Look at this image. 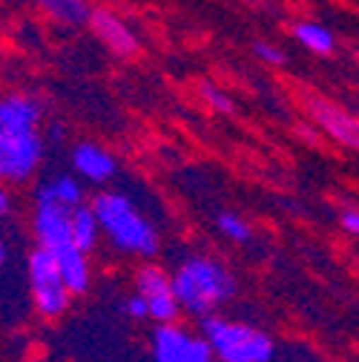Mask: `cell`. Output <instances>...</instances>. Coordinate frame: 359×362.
<instances>
[{
  "label": "cell",
  "instance_id": "30bf717a",
  "mask_svg": "<svg viewBox=\"0 0 359 362\" xmlns=\"http://www.w3.org/2000/svg\"><path fill=\"white\" fill-rule=\"evenodd\" d=\"M72 167L86 178V181H95V185H104V181H110L112 175H115V170H118V164H115V158L104 150V147H98V144H78L75 150H72Z\"/></svg>",
  "mask_w": 359,
  "mask_h": 362
},
{
  "label": "cell",
  "instance_id": "d6986e66",
  "mask_svg": "<svg viewBox=\"0 0 359 362\" xmlns=\"http://www.w3.org/2000/svg\"><path fill=\"white\" fill-rule=\"evenodd\" d=\"M342 228H345L353 239H359V210H345V213H342Z\"/></svg>",
  "mask_w": 359,
  "mask_h": 362
},
{
  "label": "cell",
  "instance_id": "7a4b0ae2",
  "mask_svg": "<svg viewBox=\"0 0 359 362\" xmlns=\"http://www.w3.org/2000/svg\"><path fill=\"white\" fill-rule=\"evenodd\" d=\"M170 282H172V293H175V302L182 308V313L196 316L199 322L218 313L228 302H233L239 291L233 270L224 262L204 256V253L187 256L170 274Z\"/></svg>",
  "mask_w": 359,
  "mask_h": 362
},
{
  "label": "cell",
  "instance_id": "277c9868",
  "mask_svg": "<svg viewBox=\"0 0 359 362\" xmlns=\"http://www.w3.org/2000/svg\"><path fill=\"white\" fill-rule=\"evenodd\" d=\"M199 334L213 351L216 362H273L279 354L276 339L259 325L213 313L199 322Z\"/></svg>",
  "mask_w": 359,
  "mask_h": 362
},
{
  "label": "cell",
  "instance_id": "3957f363",
  "mask_svg": "<svg viewBox=\"0 0 359 362\" xmlns=\"http://www.w3.org/2000/svg\"><path fill=\"white\" fill-rule=\"evenodd\" d=\"M89 207H93L98 218L101 233L118 253L147 259V262L158 253L161 236L155 230V224L136 207V202L129 196L107 190V193H98Z\"/></svg>",
  "mask_w": 359,
  "mask_h": 362
},
{
  "label": "cell",
  "instance_id": "52a82bcc",
  "mask_svg": "<svg viewBox=\"0 0 359 362\" xmlns=\"http://www.w3.org/2000/svg\"><path fill=\"white\" fill-rule=\"evenodd\" d=\"M136 293L147 302V316L155 325H175L178 322L182 308L175 302L172 282H170V274L164 267L144 262L136 274Z\"/></svg>",
  "mask_w": 359,
  "mask_h": 362
},
{
  "label": "cell",
  "instance_id": "6da1fadb",
  "mask_svg": "<svg viewBox=\"0 0 359 362\" xmlns=\"http://www.w3.org/2000/svg\"><path fill=\"white\" fill-rule=\"evenodd\" d=\"M40 104L32 95L12 93L0 98V181L20 185L32 178L43 158Z\"/></svg>",
  "mask_w": 359,
  "mask_h": 362
},
{
  "label": "cell",
  "instance_id": "e0dca14e",
  "mask_svg": "<svg viewBox=\"0 0 359 362\" xmlns=\"http://www.w3.org/2000/svg\"><path fill=\"white\" fill-rule=\"evenodd\" d=\"M121 310L129 316L132 322H144V320H150L147 316V302L139 296V293H132V296H126L124 302H121Z\"/></svg>",
  "mask_w": 359,
  "mask_h": 362
},
{
  "label": "cell",
  "instance_id": "4fadbf2b",
  "mask_svg": "<svg viewBox=\"0 0 359 362\" xmlns=\"http://www.w3.org/2000/svg\"><path fill=\"white\" fill-rule=\"evenodd\" d=\"M35 4L47 12L49 18L66 23V26H81L89 21L93 9H89L86 0H35Z\"/></svg>",
  "mask_w": 359,
  "mask_h": 362
},
{
  "label": "cell",
  "instance_id": "8fae6325",
  "mask_svg": "<svg viewBox=\"0 0 359 362\" xmlns=\"http://www.w3.org/2000/svg\"><path fill=\"white\" fill-rule=\"evenodd\" d=\"M69 230H72V242L81 253L89 256V250H95L98 245V236H101V228H98V218L93 213L89 204H78L72 213H69Z\"/></svg>",
  "mask_w": 359,
  "mask_h": 362
},
{
  "label": "cell",
  "instance_id": "5b68a950",
  "mask_svg": "<svg viewBox=\"0 0 359 362\" xmlns=\"http://www.w3.org/2000/svg\"><path fill=\"white\" fill-rule=\"evenodd\" d=\"M26 279H29V296L32 308L43 320H61L72 305V293L61 276L58 262L43 250L35 247L26 259Z\"/></svg>",
  "mask_w": 359,
  "mask_h": 362
},
{
  "label": "cell",
  "instance_id": "8992f818",
  "mask_svg": "<svg viewBox=\"0 0 359 362\" xmlns=\"http://www.w3.org/2000/svg\"><path fill=\"white\" fill-rule=\"evenodd\" d=\"M153 362H216L201 334L184 325H155L150 337Z\"/></svg>",
  "mask_w": 359,
  "mask_h": 362
},
{
  "label": "cell",
  "instance_id": "5bb4252c",
  "mask_svg": "<svg viewBox=\"0 0 359 362\" xmlns=\"http://www.w3.org/2000/svg\"><path fill=\"white\" fill-rule=\"evenodd\" d=\"M293 32H296V40L302 43V47L310 49V52H317V55H331L334 47H336L334 35L317 21H299L293 26Z\"/></svg>",
  "mask_w": 359,
  "mask_h": 362
},
{
  "label": "cell",
  "instance_id": "2e32d148",
  "mask_svg": "<svg viewBox=\"0 0 359 362\" xmlns=\"http://www.w3.org/2000/svg\"><path fill=\"white\" fill-rule=\"evenodd\" d=\"M199 89H201V98H204V101H207L213 110H221V112H230V110H233L230 98L224 95L218 86H213V83H201Z\"/></svg>",
  "mask_w": 359,
  "mask_h": 362
},
{
  "label": "cell",
  "instance_id": "7c38bea8",
  "mask_svg": "<svg viewBox=\"0 0 359 362\" xmlns=\"http://www.w3.org/2000/svg\"><path fill=\"white\" fill-rule=\"evenodd\" d=\"M35 196H43V199H49V202H55L66 210H75L78 204H83V187L72 175H55L49 181H43Z\"/></svg>",
  "mask_w": 359,
  "mask_h": 362
},
{
  "label": "cell",
  "instance_id": "44dd1931",
  "mask_svg": "<svg viewBox=\"0 0 359 362\" xmlns=\"http://www.w3.org/2000/svg\"><path fill=\"white\" fill-rule=\"evenodd\" d=\"M6 259H9V250H6V242H4V239H0V270H4Z\"/></svg>",
  "mask_w": 359,
  "mask_h": 362
},
{
  "label": "cell",
  "instance_id": "ffe728a7",
  "mask_svg": "<svg viewBox=\"0 0 359 362\" xmlns=\"http://www.w3.org/2000/svg\"><path fill=\"white\" fill-rule=\"evenodd\" d=\"M9 213H12V196L0 187V218H6Z\"/></svg>",
  "mask_w": 359,
  "mask_h": 362
},
{
  "label": "cell",
  "instance_id": "9a60e30c",
  "mask_svg": "<svg viewBox=\"0 0 359 362\" xmlns=\"http://www.w3.org/2000/svg\"><path fill=\"white\" fill-rule=\"evenodd\" d=\"M216 224H218V230H221V236H228L230 242H236V245H247L250 239H253V228L242 218V216H236V213H221L218 218H216Z\"/></svg>",
  "mask_w": 359,
  "mask_h": 362
},
{
  "label": "cell",
  "instance_id": "ac0fdd59",
  "mask_svg": "<svg viewBox=\"0 0 359 362\" xmlns=\"http://www.w3.org/2000/svg\"><path fill=\"white\" fill-rule=\"evenodd\" d=\"M253 52L261 58V61H267V64H285L288 61V55L279 49V47H273V43H264V40H259V43H253Z\"/></svg>",
  "mask_w": 359,
  "mask_h": 362
},
{
  "label": "cell",
  "instance_id": "9c48e42d",
  "mask_svg": "<svg viewBox=\"0 0 359 362\" xmlns=\"http://www.w3.org/2000/svg\"><path fill=\"white\" fill-rule=\"evenodd\" d=\"M307 110H310V118L317 121L331 139H336L345 147L359 150V118L356 115H351L348 110H342L331 101H322V98H310Z\"/></svg>",
  "mask_w": 359,
  "mask_h": 362
},
{
  "label": "cell",
  "instance_id": "ba28073f",
  "mask_svg": "<svg viewBox=\"0 0 359 362\" xmlns=\"http://www.w3.org/2000/svg\"><path fill=\"white\" fill-rule=\"evenodd\" d=\"M89 29H93V35L104 43V47L115 55V58H136L139 55V37L136 32H132L115 12L110 9H95L93 15H89Z\"/></svg>",
  "mask_w": 359,
  "mask_h": 362
}]
</instances>
